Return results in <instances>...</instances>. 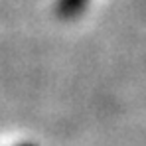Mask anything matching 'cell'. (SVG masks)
Segmentation results:
<instances>
[{"instance_id": "cell-1", "label": "cell", "mask_w": 146, "mask_h": 146, "mask_svg": "<svg viewBox=\"0 0 146 146\" xmlns=\"http://www.w3.org/2000/svg\"><path fill=\"white\" fill-rule=\"evenodd\" d=\"M89 0H59L57 2V14L65 20L69 18H75L85 6H87Z\"/></svg>"}, {"instance_id": "cell-2", "label": "cell", "mask_w": 146, "mask_h": 146, "mask_svg": "<svg viewBox=\"0 0 146 146\" xmlns=\"http://www.w3.org/2000/svg\"><path fill=\"white\" fill-rule=\"evenodd\" d=\"M20 146H36V144H30V142H24V144H20Z\"/></svg>"}]
</instances>
